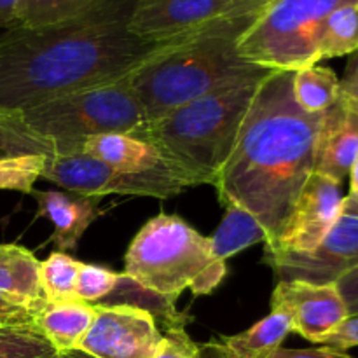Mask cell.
Segmentation results:
<instances>
[{"mask_svg": "<svg viewBox=\"0 0 358 358\" xmlns=\"http://www.w3.org/2000/svg\"><path fill=\"white\" fill-rule=\"evenodd\" d=\"M339 84H341V96L352 105L353 110L358 112V49L350 55L345 77L339 79Z\"/></svg>", "mask_w": 358, "mask_h": 358, "instance_id": "cell-32", "label": "cell"}, {"mask_svg": "<svg viewBox=\"0 0 358 358\" xmlns=\"http://www.w3.org/2000/svg\"><path fill=\"white\" fill-rule=\"evenodd\" d=\"M352 2L358 0H271L240 37V55L287 72L315 65L325 20Z\"/></svg>", "mask_w": 358, "mask_h": 358, "instance_id": "cell-7", "label": "cell"}, {"mask_svg": "<svg viewBox=\"0 0 358 358\" xmlns=\"http://www.w3.org/2000/svg\"><path fill=\"white\" fill-rule=\"evenodd\" d=\"M358 49V2L338 7L325 20L318 44V62L353 55Z\"/></svg>", "mask_w": 358, "mask_h": 358, "instance_id": "cell-22", "label": "cell"}, {"mask_svg": "<svg viewBox=\"0 0 358 358\" xmlns=\"http://www.w3.org/2000/svg\"><path fill=\"white\" fill-rule=\"evenodd\" d=\"M292 93L304 112L324 114L341 94V84L334 70L315 63L294 72Z\"/></svg>", "mask_w": 358, "mask_h": 358, "instance_id": "cell-21", "label": "cell"}, {"mask_svg": "<svg viewBox=\"0 0 358 358\" xmlns=\"http://www.w3.org/2000/svg\"><path fill=\"white\" fill-rule=\"evenodd\" d=\"M136 0H94L70 20L0 34V110L24 112L135 72L166 42L129 31ZM170 42V41H168Z\"/></svg>", "mask_w": 358, "mask_h": 358, "instance_id": "cell-1", "label": "cell"}, {"mask_svg": "<svg viewBox=\"0 0 358 358\" xmlns=\"http://www.w3.org/2000/svg\"><path fill=\"white\" fill-rule=\"evenodd\" d=\"M255 16H226L166 42L131 72L147 122L231 84L266 79L275 70L240 55L238 42Z\"/></svg>", "mask_w": 358, "mask_h": 358, "instance_id": "cell-3", "label": "cell"}, {"mask_svg": "<svg viewBox=\"0 0 358 358\" xmlns=\"http://www.w3.org/2000/svg\"><path fill=\"white\" fill-rule=\"evenodd\" d=\"M343 213L358 217V194L345 196V201H343Z\"/></svg>", "mask_w": 358, "mask_h": 358, "instance_id": "cell-38", "label": "cell"}, {"mask_svg": "<svg viewBox=\"0 0 358 358\" xmlns=\"http://www.w3.org/2000/svg\"><path fill=\"white\" fill-rule=\"evenodd\" d=\"M27 124L55 145L76 152L80 142L107 133H133L147 122L131 73L112 83L83 87L23 112Z\"/></svg>", "mask_w": 358, "mask_h": 358, "instance_id": "cell-6", "label": "cell"}, {"mask_svg": "<svg viewBox=\"0 0 358 358\" xmlns=\"http://www.w3.org/2000/svg\"><path fill=\"white\" fill-rule=\"evenodd\" d=\"M336 289L341 294L343 301H345L346 308H348V313H358V268L350 271L346 276H343L336 283Z\"/></svg>", "mask_w": 358, "mask_h": 358, "instance_id": "cell-34", "label": "cell"}, {"mask_svg": "<svg viewBox=\"0 0 358 358\" xmlns=\"http://www.w3.org/2000/svg\"><path fill=\"white\" fill-rule=\"evenodd\" d=\"M55 358H94L91 355H87V353L80 352V350H72V352H66V353H59L58 357Z\"/></svg>", "mask_w": 358, "mask_h": 358, "instance_id": "cell-40", "label": "cell"}, {"mask_svg": "<svg viewBox=\"0 0 358 358\" xmlns=\"http://www.w3.org/2000/svg\"><path fill=\"white\" fill-rule=\"evenodd\" d=\"M41 310L42 306H31L0 292V327L35 324Z\"/></svg>", "mask_w": 358, "mask_h": 358, "instance_id": "cell-30", "label": "cell"}, {"mask_svg": "<svg viewBox=\"0 0 358 358\" xmlns=\"http://www.w3.org/2000/svg\"><path fill=\"white\" fill-rule=\"evenodd\" d=\"M358 157V112L339 94L324 112L315 142L313 171L341 184Z\"/></svg>", "mask_w": 358, "mask_h": 358, "instance_id": "cell-14", "label": "cell"}, {"mask_svg": "<svg viewBox=\"0 0 358 358\" xmlns=\"http://www.w3.org/2000/svg\"><path fill=\"white\" fill-rule=\"evenodd\" d=\"M262 80L231 84L196 98L157 121L145 122L133 135L154 143L196 185H215Z\"/></svg>", "mask_w": 358, "mask_h": 358, "instance_id": "cell-4", "label": "cell"}, {"mask_svg": "<svg viewBox=\"0 0 358 358\" xmlns=\"http://www.w3.org/2000/svg\"><path fill=\"white\" fill-rule=\"evenodd\" d=\"M117 282L119 273L100 268V266L80 262L76 283V296L77 299L84 301V303L96 304L114 292Z\"/></svg>", "mask_w": 358, "mask_h": 358, "instance_id": "cell-28", "label": "cell"}, {"mask_svg": "<svg viewBox=\"0 0 358 358\" xmlns=\"http://www.w3.org/2000/svg\"><path fill=\"white\" fill-rule=\"evenodd\" d=\"M58 355L37 324L0 327V358H55Z\"/></svg>", "mask_w": 358, "mask_h": 358, "instance_id": "cell-25", "label": "cell"}, {"mask_svg": "<svg viewBox=\"0 0 358 358\" xmlns=\"http://www.w3.org/2000/svg\"><path fill=\"white\" fill-rule=\"evenodd\" d=\"M94 318V304L80 299L45 303L37 315V327L58 353L79 350Z\"/></svg>", "mask_w": 358, "mask_h": 358, "instance_id": "cell-17", "label": "cell"}, {"mask_svg": "<svg viewBox=\"0 0 358 358\" xmlns=\"http://www.w3.org/2000/svg\"><path fill=\"white\" fill-rule=\"evenodd\" d=\"M322 345L338 352H346L358 346V313L348 315Z\"/></svg>", "mask_w": 358, "mask_h": 358, "instance_id": "cell-31", "label": "cell"}, {"mask_svg": "<svg viewBox=\"0 0 358 358\" xmlns=\"http://www.w3.org/2000/svg\"><path fill=\"white\" fill-rule=\"evenodd\" d=\"M76 152L87 154L122 173L142 175L152 171H177L189 177L185 171L166 159L154 143L133 133H107V135L91 136L79 143Z\"/></svg>", "mask_w": 358, "mask_h": 358, "instance_id": "cell-15", "label": "cell"}, {"mask_svg": "<svg viewBox=\"0 0 358 358\" xmlns=\"http://www.w3.org/2000/svg\"><path fill=\"white\" fill-rule=\"evenodd\" d=\"M38 212L51 220L52 241L63 254L76 250L87 227L98 217V201L94 196L76 194L69 191H35Z\"/></svg>", "mask_w": 358, "mask_h": 358, "instance_id": "cell-16", "label": "cell"}, {"mask_svg": "<svg viewBox=\"0 0 358 358\" xmlns=\"http://www.w3.org/2000/svg\"><path fill=\"white\" fill-rule=\"evenodd\" d=\"M198 358H227L222 350L219 348L217 341L208 343V345H199Z\"/></svg>", "mask_w": 358, "mask_h": 358, "instance_id": "cell-37", "label": "cell"}, {"mask_svg": "<svg viewBox=\"0 0 358 358\" xmlns=\"http://www.w3.org/2000/svg\"><path fill=\"white\" fill-rule=\"evenodd\" d=\"M343 201L341 184L313 171L301 189L278 240L266 245V250L285 254L315 250L341 217Z\"/></svg>", "mask_w": 358, "mask_h": 358, "instance_id": "cell-11", "label": "cell"}, {"mask_svg": "<svg viewBox=\"0 0 358 358\" xmlns=\"http://www.w3.org/2000/svg\"><path fill=\"white\" fill-rule=\"evenodd\" d=\"M198 343L189 338L185 327L163 331V341L157 346L154 358H198Z\"/></svg>", "mask_w": 358, "mask_h": 358, "instance_id": "cell-29", "label": "cell"}, {"mask_svg": "<svg viewBox=\"0 0 358 358\" xmlns=\"http://www.w3.org/2000/svg\"><path fill=\"white\" fill-rule=\"evenodd\" d=\"M21 0H0V28L9 30L17 27V9Z\"/></svg>", "mask_w": 358, "mask_h": 358, "instance_id": "cell-36", "label": "cell"}, {"mask_svg": "<svg viewBox=\"0 0 358 358\" xmlns=\"http://www.w3.org/2000/svg\"><path fill=\"white\" fill-rule=\"evenodd\" d=\"M268 243V233L257 219L240 206L227 205L226 215L210 238L217 259L226 262L231 255L240 254L255 243Z\"/></svg>", "mask_w": 358, "mask_h": 358, "instance_id": "cell-20", "label": "cell"}, {"mask_svg": "<svg viewBox=\"0 0 358 358\" xmlns=\"http://www.w3.org/2000/svg\"><path fill=\"white\" fill-rule=\"evenodd\" d=\"M55 154V145L27 124L23 112L0 110V159Z\"/></svg>", "mask_w": 358, "mask_h": 358, "instance_id": "cell-23", "label": "cell"}, {"mask_svg": "<svg viewBox=\"0 0 358 358\" xmlns=\"http://www.w3.org/2000/svg\"><path fill=\"white\" fill-rule=\"evenodd\" d=\"M233 0H136L129 31L150 42H168L229 16Z\"/></svg>", "mask_w": 358, "mask_h": 358, "instance_id": "cell-13", "label": "cell"}, {"mask_svg": "<svg viewBox=\"0 0 358 358\" xmlns=\"http://www.w3.org/2000/svg\"><path fill=\"white\" fill-rule=\"evenodd\" d=\"M294 72L275 70L262 80L229 159L217 177L224 206L247 210L278 240L301 189L313 173L322 115L308 114L292 93Z\"/></svg>", "mask_w": 358, "mask_h": 358, "instance_id": "cell-2", "label": "cell"}, {"mask_svg": "<svg viewBox=\"0 0 358 358\" xmlns=\"http://www.w3.org/2000/svg\"><path fill=\"white\" fill-rule=\"evenodd\" d=\"M350 194H358V157L350 170Z\"/></svg>", "mask_w": 358, "mask_h": 358, "instance_id": "cell-39", "label": "cell"}, {"mask_svg": "<svg viewBox=\"0 0 358 358\" xmlns=\"http://www.w3.org/2000/svg\"><path fill=\"white\" fill-rule=\"evenodd\" d=\"M41 262L28 248L0 245V292L31 306H44L48 301L38 278Z\"/></svg>", "mask_w": 358, "mask_h": 358, "instance_id": "cell-18", "label": "cell"}, {"mask_svg": "<svg viewBox=\"0 0 358 358\" xmlns=\"http://www.w3.org/2000/svg\"><path fill=\"white\" fill-rule=\"evenodd\" d=\"M94 0H21L17 9V27H44L70 20Z\"/></svg>", "mask_w": 358, "mask_h": 358, "instance_id": "cell-26", "label": "cell"}, {"mask_svg": "<svg viewBox=\"0 0 358 358\" xmlns=\"http://www.w3.org/2000/svg\"><path fill=\"white\" fill-rule=\"evenodd\" d=\"M271 311L287 315L292 331L317 345L350 315L336 285L304 282H278L271 296Z\"/></svg>", "mask_w": 358, "mask_h": 358, "instance_id": "cell-12", "label": "cell"}, {"mask_svg": "<svg viewBox=\"0 0 358 358\" xmlns=\"http://www.w3.org/2000/svg\"><path fill=\"white\" fill-rule=\"evenodd\" d=\"M163 341L156 318L126 304H94V318L79 350L94 358H154Z\"/></svg>", "mask_w": 358, "mask_h": 358, "instance_id": "cell-10", "label": "cell"}, {"mask_svg": "<svg viewBox=\"0 0 358 358\" xmlns=\"http://www.w3.org/2000/svg\"><path fill=\"white\" fill-rule=\"evenodd\" d=\"M41 178L76 194L101 198L107 194L147 196L166 199L194 187V182L177 171L129 175L83 152L48 156Z\"/></svg>", "mask_w": 358, "mask_h": 358, "instance_id": "cell-8", "label": "cell"}, {"mask_svg": "<svg viewBox=\"0 0 358 358\" xmlns=\"http://www.w3.org/2000/svg\"><path fill=\"white\" fill-rule=\"evenodd\" d=\"M264 261L275 269L280 282L336 285L358 268V217L341 213L315 250L306 254L266 250Z\"/></svg>", "mask_w": 358, "mask_h": 358, "instance_id": "cell-9", "label": "cell"}, {"mask_svg": "<svg viewBox=\"0 0 358 358\" xmlns=\"http://www.w3.org/2000/svg\"><path fill=\"white\" fill-rule=\"evenodd\" d=\"M124 264V275L171 301L185 289L196 296L212 294L227 273L226 262L213 254L210 238L168 213L152 217L136 233Z\"/></svg>", "mask_w": 358, "mask_h": 358, "instance_id": "cell-5", "label": "cell"}, {"mask_svg": "<svg viewBox=\"0 0 358 358\" xmlns=\"http://www.w3.org/2000/svg\"><path fill=\"white\" fill-rule=\"evenodd\" d=\"M290 332L294 331L289 317L271 311L248 331L222 336L215 341L227 358H268L273 352L282 348V343Z\"/></svg>", "mask_w": 358, "mask_h": 358, "instance_id": "cell-19", "label": "cell"}, {"mask_svg": "<svg viewBox=\"0 0 358 358\" xmlns=\"http://www.w3.org/2000/svg\"><path fill=\"white\" fill-rule=\"evenodd\" d=\"M271 0H233L229 16H257Z\"/></svg>", "mask_w": 358, "mask_h": 358, "instance_id": "cell-35", "label": "cell"}, {"mask_svg": "<svg viewBox=\"0 0 358 358\" xmlns=\"http://www.w3.org/2000/svg\"><path fill=\"white\" fill-rule=\"evenodd\" d=\"M80 262L63 252H55L44 262H41L38 278L44 299L48 303H63L73 301L76 296L77 275Z\"/></svg>", "mask_w": 358, "mask_h": 358, "instance_id": "cell-24", "label": "cell"}, {"mask_svg": "<svg viewBox=\"0 0 358 358\" xmlns=\"http://www.w3.org/2000/svg\"><path fill=\"white\" fill-rule=\"evenodd\" d=\"M45 159L48 156L42 154L0 159V189L20 191L24 194L34 192V185L41 178Z\"/></svg>", "mask_w": 358, "mask_h": 358, "instance_id": "cell-27", "label": "cell"}, {"mask_svg": "<svg viewBox=\"0 0 358 358\" xmlns=\"http://www.w3.org/2000/svg\"><path fill=\"white\" fill-rule=\"evenodd\" d=\"M268 358H355L348 355L346 352H338L324 346V348H304V350H294V348H278L273 352Z\"/></svg>", "mask_w": 358, "mask_h": 358, "instance_id": "cell-33", "label": "cell"}]
</instances>
